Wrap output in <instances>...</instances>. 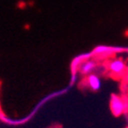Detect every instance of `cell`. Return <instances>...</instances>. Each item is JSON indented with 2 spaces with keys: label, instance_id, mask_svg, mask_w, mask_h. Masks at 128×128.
<instances>
[{
  "label": "cell",
  "instance_id": "cell-1",
  "mask_svg": "<svg viewBox=\"0 0 128 128\" xmlns=\"http://www.w3.org/2000/svg\"><path fill=\"white\" fill-rule=\"evenodd\" d=\"M110 109L115 116H120L127 110V102L118 95H112L110 100Z\"/></svg>",
  "mask_w": 128,
  "mask_h": 128
},
{
  "label": "cell",
  "instance_id": "cell-2",
  "mask_svg": "<svg viewBox=\"0 0 128 128\" xmlns=\"http://www.w3.org/2000/svg\"><path fill=\"white\" fill-rule=\"evenodd\" d=\"M109 70L115 74V75H122V74L126 71L127 67H126V64L124 62V60H122L121 58H115L112 60L109 65H108Z\"/></svg>",
  "mask_w": 128,
  "mask_h": 128
},
{
  "label": "cell",
  "instance_id": "cell-3",
  "mask_svg": "<svg viewBox=\"0 0 128 128\" xmlns=\"http://www.w3.org/2000/svg\"><path fill=\"white\" fill-rule=\"evenodd\" d=\"M87 85L93 91L100 90L102 87L100 78L98 75H95V74H90V75H88V77H87Z\"/></svg>",
  "mask_w": 128,
  "mask_h": 128
},
{
  "label": "cell",
  "instance_id": "cell-4",
  "mask_svg": "<svg viewBox=\"0 0 128 128\" xmlns=\"http://www.w3.org/2000/svg\"><path fill=\"white\" fill-rule=\"evenodd\" d=\"M95 68V62L94 60H84L83 62L80 64L79 66V72L82 75H90L91 72Z\"/></svg>",
  "mask_w": 128,
  "mask_h": 128
},
{
  "label": "cell",
  "instance_id": "cell-5",
  "mask_svg": "<svg viewBox=\"0 0 128 128\" xmlns=\"http://www.w3.org/2000/svg\"><path fill=\"white\" fill-rule=\"evenodd\" d=\"M126 128H128V126H127V127H126Z\"/></svg>",
  "mask_w": 128,
  "mask_h": 128
}]
</instances>
